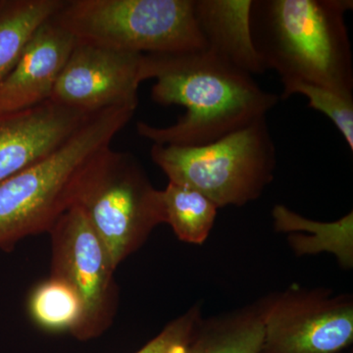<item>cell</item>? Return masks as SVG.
Masks as SVG:
<instances>
[{"label": "cell", "mask_w": 353, "mask_h": 353, "mask_svg": "<svg viewBox=\"0 0 353 353\" xmlns=\"http://www.w3.org/2000/svg\"><path fill=\"white\" fill-rule=\"evenodd\" d=\"M143 77L145 81H157L152 88L153 101L185 108L171 126L138 123V134L152 145H208L266 118L280 101L277 94L260 87L252 75L208 50L145 54Z\"/></svg>", "instance_id": "cell-1"}, {"label": "cell", "mask_w": 353, "mask_h": 353, "mask_svg": "<svg viewBox=\"0 0 353 353\" xmlns=\"http://www.w3.org/2000/svg\"><path fill=\"white\" fill-rule=\"evenodd\" d=\"M352 0H253L250 30L266 70L353 97L345 14Z\"/></svg>", "instance_id": "cell-2"}, {"label": "cell", "mask_w": 353, "mask_h": 353, "mask_svg": "<svg viewBox=\"0 0 353 353\" xmlns=\"http://www.w3.org/2000/svg\"><path fill=\"white\" fill-rule=\"evenodd\" d=\"M136 111L110 108L90 114L59 150L0 183V250L28 236L50 233L78 201L90 165L111 148Z\"/></svg>", "instance_id": "cell-3"}, {"label": "cell", "mask_w": 353, "mask_h": 353, "mask_svg": "<svg viewBox=\"0 0 353 353\" xmlns=\"http://www.w3.org/2000/svg\"><path fill=\"white\" fill-rule=\"evenodd\" d=\"M77 43L164 54L206 50L194 0H65L51 18Z\"/></svg>", "instance_id": "cell-4"}, {"label": "cell", "mask_w": 353, "mask_h": 353, "mask_svg": "<svg viewBox=\"0 0 353 353\" xmlns=\"http://www.w3.org/2000/svg\"><path fill=\"white\" fill-rule=\"evenodd\" d=\"M150 157L169 182L201 192L218 208L257 201L277 166L266 118L208 145H152Z\"/></svg>", "instance_id": "cell-5"}, {"label": "cell", "mask_w": 353, "mask_h": 353, "mask_svg": "<svg viewBox=\"0 0 353 353\" xmlns=\"http://www.w3.org/2000/svg\"><path fill=\"white\" fill-rule=\"evenodd\" d=\"M76 205L105 246L115 269L164 224L161 192L132 153L111 148L90 165Z\"/></svg>", "instance_id": "cell-6"}, {"label": "cell", "mask_w": 353, "mask_h": 353, "mask_svg": "<svg viewBox=\"0 0 353 353\" xmlns=\"http://www.w3.org/2000/svg\"><path fill=\"white\" fill-rule=\"evenodd\" d=\"M353 341V296L292 285L273 292L259 353H341Z\"/></svg>", "instance_id": "cell-7"}, {"label": "cell", "mask_w": 353, "mask_h": 353, "mask_svg": "<svg viewBox=\"0 0 353 353\" xmlns=\"http://www.w3.org/2000/svg\"><path fill=\"white\" fill-rule=\"evenodd\" d=\"M51 276L71 285L83 305L77 338L88 340L105 331L117 306L114 268L105 246L78 205L64 213L50 233Z\"/></svg>", "instance_id": "cell-8"}, {"label": "cell", "mask_w": 353, "mask_h": 353, "mask_svg": "<svg viewBox=\"0 0 353 353\" xmlns=\"http://www.w3.org/2000/svg\"><path fill=\"white\" fill-rule=\"evenodd\" d=\"M143 55L77 43L50 101L85 114L110 108L136 111L145 81Z\"/></svg>", "instance_id": "cell-9"}, {"label": "cell", "mask_w": 353, "mask_h": 353, "mask_svg": "<svg viewBox=\"0 0 353 353\" xmlns=\"http://www.w3.org/2000/svg\"><path fill=\"white\" fill-rule=\"evenodd\" d=\"M90 115L52 101L1 114L0 183L53 154Z\"/></svg>", "instance_id": "cell-10"}, {"label": "cell", "mask_w": 353, "mask_h": 353, "mask_svg": "<svg viewBox=\"0 0 353 353\" xmlns=\"http://www.w3.org/2000/svg\"><path fill=\"white\" fill-rule=\"evenodd\" d=\"M75 37L52 20L39 28L15 67L0 81V115L19 112L50 101Z\"/></svg>", "instance_id": "cell-11"}, {"label": "cell", "mask_w": 353, "mask_h": 353, "mask_svg": "<svg viewBox=\"0 0 353 353\" xmlns=\"http://www.w3.org/2000/svg\"><path fill=\"white\" fill-rule=\"evenodd\" d=\"M252 2L194 0V11L206 50L253 76L267 70L253 44L250 30Z\"/></svg>", "instance_id": "cell-12"}, {"label": "cell", "mask_w": 353, "mask_h": 353, "mask_svg": "<svg viewBox=\"0 0 353 353\" xmlns=\"http://www.w3.org/2000/svg\"><path fill=\"white\" fill-rule=\"evenodd\" d=\"M273 292L221 314L202 318L188 353H259Z\"/></svg>", "instance_id": "cell-13"}, {"label": "cell", "mask_w": 353, "mask_h": 353, "mask_svg": "<svg viewBox=\"0 0 353 353\" xmlns=\"http://www.w3.org/2000/svg\"><path fill=\"white\" fill-rule=\"evenodd\" d=\"M278 233L289 234L288 243L296 256L328 252L343 268L353 266V213L334 222H317L277 204L272 211Z\"/></svg>", "instance_id": "cell-14"}, {"label": "cell", "mask_w": 353, "mask_h": 353, "mask_svg": "<svg viewBox=\"0 0 353 353\" xmlns=\"http://www.w3.org/2000/svg\"><path fill=\"white\" fill-rule=\"evenodd\" d=\"M65 0H0V81L19 61L34 32Z\"/></svg>", "instance_id": "cell-15"}, {"label": "cell", "mask_w": 353, "mask_h": 353, "mask_svg": "<svg viewBox=\"0 0 353 353\" xmlns=\"http://www.w3.org/2000/svg\"><path fill=\"white\" fill-rule=\"evenodd\" d=\"M160 192L164 223L170 225L176 238L190 245L205 243L219 208L201 192L185 185L169 182Z\"/></svg>", "instance_id": "cell-16"}, {"label": "cell", "mask_w": 353, "mask_h": 353, "mask_svg": "<svg viewBox=\"0 0 353 353\" xmlns=\"http://www.w3.org/2000/svg\"><path fill=\"white\" fill-rule=\"evenodd\" d=\"M32 321L48 332H70L77 336L83 319V305L71 285L52 277L37 285L28 301Z\"/></svg>", "instance_id": "cell-17"}, {"label": "cell", "mask_w": 353, "mask_h": 353, "mask_svg": "<svg viewBox=\"0 0 353 353\" xmlns=\"http://www.w3.org/2000/svg\"><path fill=\"white\" fill-rule=\"evenodd\" d=\"M282 83L281 99H288L294 94L304 95L308 99L309 108L324 114L333 122L353 152V97L301 81H285Z\"/></svg>", "instance_id": "cell-18"}, {"label": "cell", "mask_w": 353, "mask_h": 353, "mask_svg": "<svg viewBox=\"0 0 353 353\" xmlns=\"http://www.w3.org/2000/svg\"><path fill=\"white\" fill-rule=\"evenodd\" d=\"M203 317L201 303L194 304L168 323L155 338L136 353H188L190 341Z\"/></svg>", "instance_id": "cell-19"}]
</instances>
